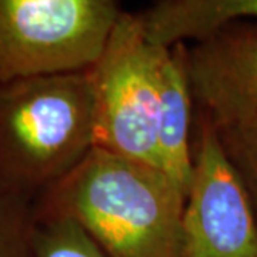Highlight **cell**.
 I'll use <instances>...</instances> for the list:
<instances>
[{
    "instance_id": "7a4b0ae2",
    "label": "cell",
    "mask_w": 257,
    "mask_h": 257,
    "mask_svg": "<svg viewBox=\"0 0 257 257\" xmlns=\"http://www.w3.org/2000/svg\"><path fill=\"white\" fill-rule=\"evenodd\" d=\"M93 147L86 72L0 84V196L33 203Z\"/></svg>"
},
{
    "instance_id": "52a82bcc",
    "label": "cell",
    "mask_w": 257,
    "mask_h": 257,
    "mask_svg": "<svg viewBox=\"0 0 257 257\" xmlns=\"http://www.w3.org/2000/svg\"><path fill=\"white\" fill-rule=\"evenodd\" d=\"M193 94L187 73V43L169 47L160 64L157 104V165L186 194L192 182L190 146Z\"/></svg>"
},
{
    "instance_id": "30bf717a",
    "label": "cell",
    "mask_w": 257,
    "mask_h": 257,
    "mask_svg": "<svg viewBox=\"0 0 257 257\" xmlns=\"http://www.w3.org/2000/svg\"><path fill=\"white\" fill-rule=\"evenodd\" d=\"M214 128L224 156L247 194L257 221V116Z\"/></svg>"
},
{
    "instance_id": "ba28073f",
    "label": "cell",
    "mask_w": 257,
    "mask_h": 257,
    "mask_svg": "<svg viewBox=\"0 0 257 257\" xmlns=\"http://www.w3.org/2000/svg\"><path fill=\"white\" fill-rule=\"evenodd\" d=\"M149 42L194 43L237 22H257V0H159L140 13Z\"/></svg>"
},
{
    "instance_id": "6da1fadb",
    "label": "cell",
    "mask_w": 257,
    "mask_h": 257,
    "mask_svg": "<svg viewBox=\"0 0 257 257\" xmlns=\"http://www.w3.org/2000/svg\"><path fill=\"white\" fill-rule=\"evenodd\" d=\"M186 192L157 166L99 147L33 202L79 221L109 257H179Z\"/></svg>"
},
{
    "instance_id": "8992f818",
    "label": "cell",
    "mask_w": 257,
    "mask_h": 257,
    "mask_svg": "<svg viewBox=\"0 0 257 257\" xmlns=\"http://www.w3.org/2000/svg\"><path fill=\"white\" fill-rule=\"evenodd\" d=\"M199 113L216 126L257 116V22H237L187 46Z\"/></svg>"
},
{
    "instance_id": "277c9868",
    "label": "cell",
    "mask_w": 257,
    "mask_h": 257,
    "mask_svg": "<svg viewBox=\"0 0 257 257\" xmlns=\"http://www.w3.org/2000/svg\"><path fill=\"white\" fill-rule=\"evenodd\" d=\"M121 12L111 0H0V84L89 70Z\"/></svg>"
},
{
    "instance_id": "9c48e42d",
    "label": "cell",
    "mask_w": 257,
    "mask_h": 257,
    "mask_svg": "<svg viewBox=\"0 0 257 257\" xmlns=\"http://www.w3.org/2000/svg\"><path fill=\"white\" fill-rule=\"evenodd\" d=\"M33 257H109L79 221L67 216L35 220Z\"/></svg>"
},
{
    "instance_id": "8fae6325",
    "label": "cell",
    "mask_w": 257,
    "mask_h": 257,
    "mask_svg": "<svg viewBox=\"0 0 257 257\" xmlns=\"http://www.w3.org/2000/svg\"><path fill=\"white\" fill-rule=\"evenodd\" d=\"M33 203L0 196V257H33Z\"/></svg>"
},
{
    "instance_id": "3957f363",
    "label": "cell",
    "mask_w": 257,
    "mask_h": 257,
    "mask_svg": "<svg viewBox=\"0 0 257 257\" xmlns=\"http://www.w3.org/2000/svg\"><path fill=\"white\" fill-rule=\"evenodd\" d=\"M167 49L149 42L140 13L121 12L99 59L86 70L94 147L159 167V73Z\"/></svg>"
},
{
    "instance_id": "5b68a950",
    "label": "cell",
    "mask_w": 257,
    "mask_h": 257,
    "mask_svg": "<svg viewBox=\"0 0 257 257\" xmlns=\"http://www.w3.org/2000/svg\"><path fill=\"white\" fill-rule=\"evenodd\" d=\"M179 257H257V221L247 194L202 113Z\"/></svg>"
}]
</instances>
